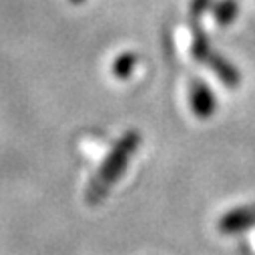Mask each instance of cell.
<instances>
[{"instance_id":"cell-1","label":"cell","mask_w":255,"mask_h":255,"mask_svg":"<svg viewBox=\"0 0 255 255\" xmlns=\"http://www.w3.org/2000/svg\"><path fill=\"white\" fill-rule=\"evenodd\" d=\"M139 141H141L139 133H127V135L115 145V149L111 151V155H109L107 161L103 163L101 171L97 173V177H95V181H93V185H91V189H89V197H91L93 201L99 199L101 195H105L107 189L123 175V171H125L127 163H129L131 155H133V153L137 151V147H139Z\"/></svg>"},{"instance_id":"cell-2","label":"cell","mask_w":255,"mask_h":255,"mask_svg":"<svg viewBox=\"0 0 255 255\" xmlns=\"http://www.w3.org/2000/svg\"><path fill=\"white\" fill-rule=\"evenodd\" d=\"M251 225H255V205L239 207L235 211H229L219 221L221 233H239L243 229H249Z\"/></svg>"},{"instance_id":"cell-5","label":"cell","mask_w":255,"mask_h":255,"mask_svg":"<svg viewBox=\"0 0 255 255\" xmlns=\"http://www.w3.org/2000/svg\"><path fill=\"white\" fill-rule=\"evenodd\" d=\"M135 65H137V56L133 52H125L113 60L111 69H113V75L117 79H129L135 71Z\"/></svg>"},{"instance_id":"cell-7","label":"cell","mask_w":255,"mask_h":255,"mask_svg":"<svg viewBox=\"0 0 255 255\" xmlns=\"http://www.w3.org/2000/svg\"><path fill=\"white\" fill-rule=\"evenodd\" d=\"M207 6H211V0H191V16H199Z\"/></svg>"},{"instance_id":"cell-3","label":"cell","mask_w":255,"mask_h":255,"mask_svg":"<svg viewBox=\"0 0 255 255\" xmlns=\"http://www.w3.org/2000/svg\"><path fill=\"white\" fill-rule=\"evenodd\" d=\"M189 99H191V109L193 113L201 119H207L213 115L217 103H215V97L213 93L209 91V87L205 83H193L191 87V93H189Z\"/></svg>"},{"instance_id":"cell-8","label":"cell","mask_w":255,"mask_h":255,"mask_svg":"<svg viewBox=\"0 0 255 255\" xmlns=\"http://www.w3.org/2000/svg\"><path fill=\"white\" fill-rule=\"evenodd\" d=\"M71 2H83V0H71Z\"/></svg>"},{"instance_id":"cell-4","label":"cell","mask_w":255,"mask_h":255,"mask_svg":"<svg viewBox=\"0 0 255 255\" xmlns=\"http://www.w3.org/2000/svg\"><path fill=\"white\" fill-rule=\"evenodd\" d=\"M205 60L209 62V67L213 69V73H215V75H217V77H219L227 87H235V85L239 83V75H237L235 67L231 65V62H227L223 56L209 52Z\"/></svg>"},{"instance_id":"cell-6","label":"cell","mask_w":255,"mask_h":255,"mask_svg":"<svg viewBox=\"0 0 255 255\" xmlns=\"http://www.w3.org/2000/svg\"><path fill=\"white\" fill-rule=\"evenodd\" d=\"M237 14V4H235V0H223V2H219L215 8H213V16L215 20L225 26V24H231L233 18Z\"/></svg>"}]
</instances>
